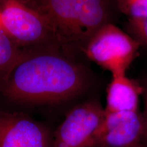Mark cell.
I'll use <instances>...</instances> for the list:
<instances>
[{
  "instance_id": "obj_1",
  "label": "cell",
  "mask_w": 147,
  "mask_h": 147,
  "mask_svg": "<svg viewBox=\"0 0 147 147\" xmlns=\"http://www.w3.org/2000/svg\"><path fill=\"white\" fill-rule=\"evenodd\" d=\"M88 84L85 69L69 53L54 47L25 49L0 89L8 100L24 104H53L82 93Z\"/></svg>"
},
{
  "instance_id": "obj_2",
  "label": "cell",
  "mask_w": 147,
  "mask_h": 147,
  "mask_svg": "<svg viewBox=\"0 0 147 147\" xmlns=\"http://www.w3.org/2000/svg\"><path fill=\"white\" fill-rule=\"evenodd\" d=\"M23 1L47 18L67 53L74 49L83 51L93 35L111 23L112 0Z\"/></svg>"
},
{
  "instance_id": "obj_3",
  "label": "cell",
  "mask_w": 147,
  "mask_h": 147,
  "mask_svg": "<svg viewBox=\"0 0 147 147\" xmlns=\"http://www.w3.org/2000/svg\"><path fill=\"white\" fill-rule=\"evenodd\" d=\"M0 25L23 49L54 47L64 51L50 22L23 0H0Z\"/></svg>"
},
{
  "instance_id": "obj_4",
  "label": "cell",
  "mask_w": 147,
  "mask_h": 147,
  "mask_svg": "<svg viewBox=\"0 0 147 147\" xmlns=\"http://www.w3.org/2000/svg\"><path fill=\"white\" fill-rule=\"evenodd\" d=\"M140 45L131 36L109 23L89 40L83 52L86 56L112 76L126 74L138 54Z\"/></svg>"
},
{
  "instance_id": "obj_5",
  "label": "cell",
  "mask_w": 147,
  "mask_h": 147,
  "mask_svg": "<svg viewBox=\"0 0 147 147\" xmlns=\"http://www.w3.org/2000/svg\"><path fill=\"white\" fill-rule=\"evenodd\" d=\"M105 110L96 101L74 107L53 136V147H91L96 144Z\"/></svg>"
},
{
  "instance_id": "obj_6",
  "label": "cell",
  "mask_w": 147,
  "mask_h": 147,
  "mask_svg": "<svg viewBox=\"0 0 147 147\" xmlns=\"http://www.w3.org/2000/svg\"><path fill=\"white\" fill-rule=\"evenodd\" d=\"M95 145L102 147H147V133L139 110L106 113Z\"/></svg>"
},
{
  "instance_id": "obj_7",
  "label": "cell",
  "mask_w": 147,
  "mask_h": 147,
  "mask_svg": "<svg viewBox=\"0 0 147 147\" xmlns=\"http://www.w3.org/2000/svg\"><path fill=\"white\" fill-rule=\"evenodd\" d=\"M0 147H53V136L25 114L0 110Z\"/></svg>"
},
{
  "instance_id": "obj_8",
  "label": "cell",
  "mask_w": 147,
  "mask_h": 147,
  "mask_svg": "<svg viewBox=\"0 0 147 147\" xmlns=\"http://www.w3.org/2000/svg\"><path fill=\"white\" fill-rule=\"evenodd\" d=\"M144 88L142 83L125 75L113 76L106 90V113L139 110L140 97Z\"/></svg>"
},
{
  "instance_id": "obj_9",
  "label": "cell",
  "mask_w": 147,
  "mask_h": 147,
  "mask_svg": "<svg viewBox=\"0 0 147 147\" xmlns=\"http://www.w3.org/2000/svg\"><path fill=\"white\" fill-rule=\"evenodd\" d=\"M25 50L0 29V89L23 57Z\"/></svg>"
},
{
  "instance_id": "obj_10",
  "label": "cell",
  "mask_w": 147,
  "mask_h": 147,
  "mask_svg": "<svg viewBox=\"0 0 147 147\" xmlns=\"http://www.w3.org/2000/svg\"><path fill=\"white\" fill-rule=\"evenodd\" d=\"M116 3L129 19L147 17V0H116Z\"/></svg>"
},
{
  "instance_id": "obj_11",
  "label": "cell",
  "mask_w": 147,
  "mask_h": 147,
  "mask_svg": "<svg viewBox=\"0 0 147 147\" xmlns=\"http://www.w3.org/2000/svg\"><path fill=\"white\" fill-rule=\"evenodd\" d=\"M127 28L140 47L147 50V17L129 19Z\"/></svg>"
},
{
  "instance_id": "obj_12",
  "label": "cell",
  "mask_w": 147,
  "mask_h": 147,
  "mask_svg": "<svg viewBox=\"0 0 147 147\" xmlns=\"http://www.w3.org/2000/svg\"><path fill=\"white\" fill-rule=\"evenodd\" d=\"M142 86L144 88V91H143V100H144V110L142 112L143 117H144V121L146 127V133H147V78L142 82Z\"/></svg>"
},
{
  "instance_id": "obj_13",
  "label": "cell",
  "mask_w": 147,
  "mask_h": 147,
  "mask_svg": "<svg viewBox=\"0 0 147 147\" xmlns=\"http://www.w3.org/2000/svg\"><path fill=\"white\" fill-rule=\"evenodd\" d=\"M91 147H102V146H97V145H95V146H91Z\"/></svg>"
},
{
  "instance_id": "obj_14",
  "label": "cell",
  "mask_w": 147,
  "mask_h": 147,
  "mask_svg": "<svg viewBox=\"0 0 147 147\" xmlns=\"http://www.w3.org/2000/svg\"><path fill=\"white\" fill-rule=\"evenodd\" d=\"M0 29H1V25H0Z\"/></svg>"
}]
</instances>
